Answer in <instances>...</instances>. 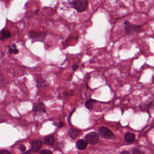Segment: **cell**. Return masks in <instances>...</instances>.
Masks as SVG:
<instances>
[{
	"mask_svg": "<svg viewBox=\"0 0 154 154\" xmlns=\"http://www.w3.org/2000/svg\"><path fill=\"white\" fill-rule=\"evenodd\" d=\"M70 4L74 9L79 13L86 11L89 6L88 0H72Z\"/></svg>",
	"mask_w": 154,
	"mask_h": 154,
	"instance_id": "obj_1",
	"label": "cell"
},
{
	"mask_svg": "<svg viewBox=\"0 0 154 154\" xmlns=\"http://www.w3.org/2000/svg\"><path fill=\"white\" fill-rule=\"evenodd\" d=\"M124 26H125V33L127 35L140 32L142 27V25L132 24L128 21H126L124 23Z\"/></svg>",
	"mask_w": 154,
	"mask_h": 154,
	"instance_id": "obj_2",
	"label": "cell"
},
{
	"mask_svg": "<svg viewBox=\"0 0 154 154\" xmlns=\"http://www.w3.org/2000/svg\"><path fill=\"white\" fill-rule=\"evenodd\" d=\"M46 36V33L41 32V31H31L28 33L29 37L34 41V42L38 41V42H44L45 38Z\"/></svg>",
	"mask_w": 154,
	"mask_h": 154,
	"instance_id": "obj_3",
	"label": "cell"
},
{
	"mask_svg": "<svg viewBox=\"0 0 154 154\" xmlns=\"http://www.w3.org/2000/svg\"><path fill=\"white\" fill-rule=\"evenodd\" d=\"M98 132L100 136L103 139H110L114 137V134L112 132V131L108 128H106L105 126L101 127L99 129Z\"/></svg>",
	"mask_w": 154,
	"mask_h": 154,
	"instance_id": "obj_4",
	"label": "cell"
},
{
	"mask_svg": "<svg viewBox=\"0 0 154 154\" xmlns=\"http://www.w3.org/2000/svg\"><path fill=\"white\" fill-rule=\"evenodd\" d=\"M85 139L90 144H96L99 141V134L97 132H89L85 136Z\"/></svg>",
	"mask_w": 154,
	"mask_h": 154,
	"instance_id": "obj_5",
	"label": "cell"
},
{
	"mask_svg": "<svg viewBox=\"0 0 154 154\" xmlns=\"http://www.w3.org/2000/svg\"><path fill=\"white\" fill-rule=\"evenodd\" d=\"M81 132H82V131L81 130L73 128V127L70 128L68 131L69 136L72 139H75L76 137H78L81 134Z\"/></svg>",
	"mask_w": 154,
	"mask_h": 154,
	"instance_id": "obj_6",
	"label": "cell"
},
{
	"mask_svg": "<svg viewBox=\"0 0 154 154\" xmlns=\"http://www.w3.org/2000/svg\"><path fill=\"white\" fill-rule=\"evenodd\" d=\"M42 145H43V143L41 140L33 141L31 143V152H33L34 153H36V152H38V150H39L41 149V148L42 147Z\"/></svg>",
	"mask_w": 154,
	"mask_h": 154,
	"instance_id": "obj_7",
	"label": "cell"
},
{
	"mask_svg": "<svg viewBox=\"0 0 154 154\" xmlns=\"http://www.w3.org/2000/svg\"><path fill=\"white\" fill-rule=\"evenodd\" d=\"M33 111L34 112H41L45 113L46 109L45 105L42 102H39L37 104H35L33 105Z\"/></svg>",
	"mask_w": 154,
	"mask_h": 154,
	"instance_id": "obj_8",
	"label": "cell"
},
{
	"mask_svg": "<svg viewBox=\"0 0 154 154\" xmlns=\"http://www.w3.org/2000/svg\"><path fill=\"white\" fill-rule=\"evenodd\" d=\"M87 145H88V143L86 140L81 139V140H78V141H77V142L76 143V146L77 149H78L79 150H84L87 147Z\"/></svg>",
	"mask_w": 154,
	"mask_h": 154,
	"instance_id": "obj_9",
	"label": "cell"
},
{
	"mask_svg": "<svg viewBox=\"0 0 154 154\" xmlns=\"http://www.w3.org/2000/svg\"><path fill=\"white\" fill-rule=\"evenodd\" d=\"M44 143L48 145H53L55 143V139L52 135L47 136L44 139Z\"/></svg>",
	"mask_w": 154,
	"mask_h": 154,
	"instance_id": "obj_10",
	"label": "cell"
},
{
	"mask_svg": "<svg viewBox=\"0 0 154 154\" xmlns=\"http://www.w3.org/2000/svg\"><path fill=\"white\" fill-rule=\"evenodd\" d=\"M125 140L128 143H132L135 141V135L133 133L128 132L125 134Z\"/></svg>",
	"mask_w": 154,
	"mask_h": 154,
	"instance_id": "obj_11",
	"label": "cell"
},
{
	"mask_svg": "<svg viewBox=\"0 0 154 154\" xmlns=\"http://www.w3.org/2000/svg\"><path fill=\"white\" fill-rule=\"evenodd\" d=\"M96 102V100L90 99L87 100L86 103H85V105L87 107V108H88L89 110H93V106L94 105V104Z\"/></svg>",
	"mask_w": 154,
	"mask_h": 154,
	"instance_id": "obj_12",
	"label": "cell"
},
{
	"mask_svg": "<svg viewBox=\"0 0 154 154\" xmlns=\"http://www.w3.org/2000/svg\"><path fill=\"white\" fill-rule=\"evenodd\" d=\"M1 36L2 37H0L1 40H4L6 38H9L11 37V33L10 31L7 30H4L1 32Z\"/></svg>",
	"mask_w": 154,
	"mask_h": 154,
	"instance_id": "obj_13",
	"label": "cell"
},
{
	"mask_svg": "<svg viewBox=\"0 0 154 154\" xmlns=\"http://www.w3.org/2000/svg\"><path fill=\"white\" fill-rule=\"evenodd\" d=\"M37 87H45L46 85V83L45 82V81L43 79V78H38L37 80Z\"/></svg>",
	"mask_w": 154,
	"mask_h": 154,
	"instance_id": "obj_14",
	"label": "cell"
},
{
	"mask_svg": "<svg viewBox=\"0 0 154 154\" xmlns=\"http://www.w3.org/2000/svg\"><path fill=\"white\" fill-rule=\"evenodd\" d=\"M133 154H145L144 152L138 149H134L132 151Z\"/></svg>",
	"mask_w": 154,
	"mask_h": 154,
	"instance_id": "obj_15",
	"label": "cell"
},
{
	"mask_svg": "<svg viewBox=\"0 0 154 154\" xmlns=\"http://www.w3.org/2000/svg\"><path fill=\"white\" fill-rule=\"evenodd\" d=\"M39 154H52V152L50 150L44 149L41 150Z\"/></svg>",
	"mask_w": 154,
	"mask_h": 154,
	"instance_id": "obj_16",
	"label": "cell"
},
{
	"mask_svg": "<svg viewBox=\"0 0 154 154\" xmlns=\"http://www.w3.org/2000/svg\"><path fill=\"white\" fill-rule=\"evenodd\" d=\"M19 150H20L21 152H24L25 151V150H26V147H25V146L24 145H21L20 146H19Z\"/></svg>",
	"mask_w": 154,
	"mask_h": 154,
	"instance_id": "obj_17",
	"label": "cell"
},
{
	"mask_svg": "<svg viewBox=\"0 0 154 154\" xmlns=\"http://www.w3.org/2000/svg\"><path fill=\"white\" fill-rule=\"evenodd\" d=\"M54 125H55L57 127L61 128H62L64 126V123L62 122H60L57 123H54Z\"/></svg>",
	"mask_w": 154,
	"mask_h": 154,
	"instance_id": "obj_18",
	"label": "cell"
},
{
	"mask_svg": "<svg viewBox=\"0 0 154 154\" xmlns=\"http://www.w3.org/2000/svg\"><path fill=\"white\" fill-rule=\"evenodd\" d=\"M0 154H10V152L7 150H0Z\"/></svg>",
	"mask_w": 154,
	"mask_h": 154,
	"instance_id": "obj_19",
	"label": "cell"
},
{
	"mask_svg": "<svg viewBox=\"0 0 154 154\" xmlns=\"http://www.w3.org/2000/svg\"><path fill=\"white\" fill-rule=\"evenodd\" d=\"M78 68V65H73V66H72V69H73V70H76Z\"/></svg>",
	"mask_w": 154,
	"mask_h": 154,
	"instance_id": "obj_20",
	"label": "cell"
},
{
	"mask_svg": "<svg viewBox=\"0 0 154 154\" xmlns=\"http://www.w3.org/2000/svg\"><path fill=\"white\" fill-rule=\"evenodd\" d=\"M19 52V50L16 48H13V53L16 54Z\"/></svg>",
	"mask_w": 154,
	"mask_h": 154,
	"instance_id": "obj_21",
	"label": "cell"
},
{
	"mask_svg": "<svg viewBox=\"0 0 154 154\" xmlns=\"http://www.w3.org/2000/svg\"><path fill=\"white\" fill-rule=\"evenodd\" d=\"M120 154H131V153L128 151H122L120 153Z\"/></svg>",
	"mask_w": 154,
	"mask_h": 154,
	"instance_id": "obj_22",
	"label": "cell"
},
{
	"mask_svg": "<svg viewBox=\"0 0 154 154\" xmlns=\"http://www.w3.org/2000/svg\"><path fill=\"white\" fill-rule=\"evenodd\" d=\"M21 154H32V153L31 152V150H28V151H27V152H24L23 153H21Z\"/></svg>",
	"mask_w": 154,
	"mask_h": 154,
	"instance_id": "obj_23",
	"label": "cell"
},
{
	"mask_svg": "<svg viewBox=\"0 0 154 154\" xmlns=\"http://www.w3.org/2000/svg\"><path fill=\"white\" fill-rule=\"evenodd\" d=\"M13 48L10 47V48H9V52H10V54H12V53H13Z\"/></svg>",
	"mask_w": 154,
	"mask_h": 154,
	"instance_id": "obj_24",
	"label": "cell"
},
{
	"mask_svg": "<svg viewBox=\"0 0 154 154\" xmlns=\"http://www.w3.org/2000/svg\"><path fill=\"white\" fill-rule=\"evenodd\" d=\"M118 1H119V0H118Z\"/></svg>",
	"mask_w": 154,
	"mask_h": 154,
	"instance_id": "obj_25",
	"label": "cell"
}]
</instances>
